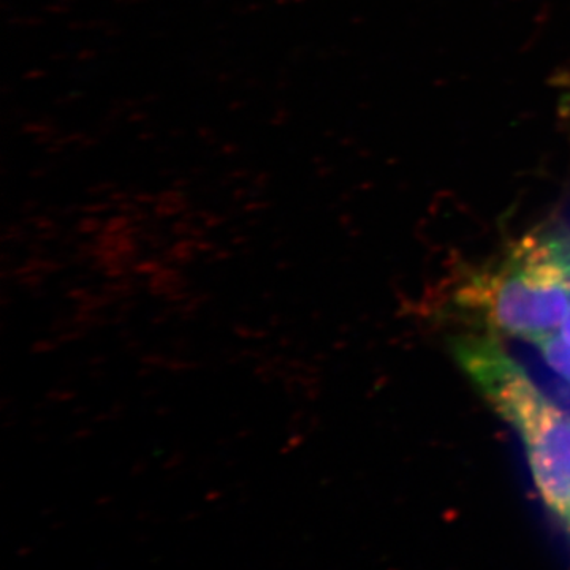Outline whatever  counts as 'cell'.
<instances>
[{
	"mask_svg": "<svg viewBox=\"0 0 570 570\" xmlns=\"http://www.w3.org/2000/svg\"><path fill=\"white\" fill-rule=\"evenodd\" d=\"M455 306L487 336L535 346L553 337L570 307V235L540 228L523 236L461 279Z\"/></svg>",
	"mask_w": 570,
	"mask_h": 570,
	"instance_id": "6da1fadb",
	"label": "cell"
},
{
	"mask_svg": "<svg viewBox=\"0 0 570 570\" xmlns=\"http://www.w3.org/2000/svg\"><path fill=\"white\" fill-rule=\"evenodd\" d=\"M538 347L547 365L570 384V344L553 336L538 344Z\"/></svg>",
	"mask_w": 570,
	"mask_h": 570,
	"instance_id": "3957f363",
	"label": "cell"
},
{
	"mask_svg": "<svg viewBox=\"0 0 570 570\" xmlns=\"http://www.w3.org/2000/svg\"><path fill=\"white\" fill-rule=\"evenodd\" d=\"M453 346L472 384L519 431L540 497L570 534L569 415L543 396L497 337L463 336Z\"/></svg>",
	"mask_w": 570,
	"mask_h": 570,
	"instance_id": "7a4b0ae2",
	"label": "cell"
},
{
	"mask_svg": "<svg viewBox=\"0 0 570 570\" xmlns=\"http://www.w3.org/2000/svg\"><path fill=\"white\" fill-rule=\"evenodd\" d=\"M562 337H564L566 343L570 344V307L568 314H566L564 322H562Z\"/></svg>",
	"mask_w": 570,
	"mask_h": 570,
	"instance_id": "277c9868",
	"label": "cell"
}]
</instances>
